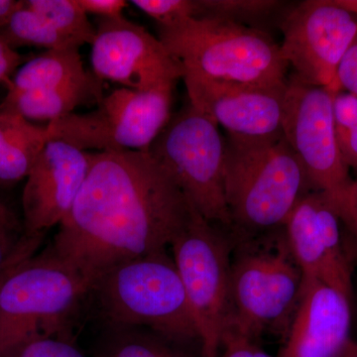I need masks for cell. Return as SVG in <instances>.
<instances>
[{
    "label": "cell",
    "instance_id": "4dcf8cb0",
    "mask_svg": "<svg viewBox=\"0 0 357 357\" xmlns=\"http://www.w3.org/2000/svg\"><path fill=\"white\" fill-rule=\"evenodd\" d=\"M20 230L6 222H0V272L6 267L17 248L22 236H18Z\"/></svg>",
    "mask_w": 357,
    "mask_h": 357
},
{
    "label": "cell",
    "instance_id": "277c9868",
    "mask_svg": "<svg viewBox=\"0 0 357 357\" xmlns=\"http://www.w3.org/2000/svg\"><path fill=\"white\" fill-rule=\"evenodd\" d=\"M232 241L236 248L230 260L225 330L256 340L264 333L287 335L302 298L304 276L283 227Z\"/></svg>",
    "mask_w": 357,
    "mask_h": 357
},
{
    "label": "cell",
    "instance_id": "e575fe53",
    "mask_svg": "<svg viewBox=\"0 0 357 357\" xmlns=\"http://www.w3.org/2000/svg\"><path fill=\"white\" fill-rule=\"evenodd\" d=\"M0 222H6L7 225H11V227L20 229V225L17 218H16L13 211L9 210L6 204H2L1 202H0Z\"/></svg>",
    "mask_w": 357,
    "mask_h": 357
},
{
    "label": "cell",
    "instance_id": "f1b7e54d",
    "mask_svg": "<svg viewBox=\"0 0 357 357\" xmlns=\"http://www.w3.org/2000/svg\"><path fill=\"white\" fill-rule=\"evenodd\" d=\"M337 139L345 165L357 174V121L337 132Z\"/></svg>",
    "mask_w": 357,
    "mask_h": 357
},
{
    "label": "cell",
    "instance_id": "d6a6232c",
    "mask_svg": "<svg viewBox=\"0 0 357 357\" xmlns=\"http://www.w3.org/2000/svg\"><path fill=\"white\" fill-rule=\"evenodd\" d=\"M43 239L40 237H27L25 236H21L20 243H18L17 248L14 251L13 257L10 258L6 267L0 272V283L3 280L4 277L13 266L14 263L17 262L21 258H24L26 256L35 255L37 249L39 248Z\"/></svg>",
    "mask_w": 357,
    "mask_h": 357
},
{
    "label": "cell",
    "instance_id": "484cf974",
    "mask_svg": "<svg viewBox=\"0 0 357 357\" xmlns=\"http://www.w3.org/2000/svg\"><path fill=\"white\" fill-rule=\"evenodd\" d=\"M218 357H272L258 344V340L234 331H225Z\"/></svg>",
    "mask_w": 357,
    "mask_h": 357
},
{
    "label": "cell",
    "instance_id": "ac0fdd59",
    "mask_svg": "<svg viewBox=\"0 0 357 357\" xmlns=\"http://www.w3.org/2000/svg\"><path fill=\"white\" fill-rule=\"evenodd\" d=\"M48 140L47 124L33 123L0 105V185L27 178Z\"/></svg>",
    "mask_w": 357,
    "mask_h": 357
},
{
    "label": "cell",
    "instance_id": "ffe728a7",
    "mask_svg": "<svg viewBox=\"0 0 357 357\" xmlns=\"http://www.w3.org/2000/svg\"><path fill=\"white\" fill-rule=\"evenodd\" d=\"M187 347L147 328L105 326L96 357H194Z\"/></svg>",
    "mask_w": 357,
    "mask_h": 357
},
{
    "label": "cell",
    "instance_id": "4316f807",
    "mask_svg": "<svg viewBox=\"0 0 357 357\" xmlns=\"http://www.w3.org/2000/svg\"><path fill=\"white\" fill-rule=\"evenodd\" d=\"M328 89L333 93L344 91L357 96V37L338 66L335 82Z\"/></svg>",
    "mask_w": 357,
    "mask_h": 357
},
{
    "label": "cell",
    "instance_id": "8992f818",
    "mask_svg": "<svg viewBox=\"0 0 357 357\" xmlns=\"http://www.w3.org/2000/svg\"><path fill=\"white\" fill-rule=\"evenodd\" d=\"M91 285L49 248L21 258L0 283V351L36 337L72 340Z\"/></svg>",
    "mask_w": 357,
    "mask_h": 357
},
{
    "label": "cell",
    "instance_id": "7402d4cb",
    "mask_svg": "<svg viewBox=\"0 0 357 357\" xmlns=\"http://www.w3.org/2000/svg\"><path fill=\"white\" fill-rule=\"evenodd\" d=\"M23 3L79 46L93 44L96 27L77 0H23Z\"/></svg>",
    "mask_w": 357,
    "mask_h": 357
},
{
    "label": "cell",
    "instance_id": "d4e9b609",
    "mask_svg": "<svg viewBox=\"0 0 357 357\" xmlns=\"http://www.w3.org/2000/svg\"><path fill=\"white\" fill-rule=\"evenodd\" d=\"M130 3L153 18L158 27L198 17L199 13L198 0H132Z\"/></svg>",
    "mask_w": 357,
    "mask_h": 357
},
{
    "label": "cell",
    "instance_id": "7a4b0ae2",
    "mask_svg": "<svg viewBox=\"0 0 357 357\" xmlns=\"http://www.w3.org/2000/svg\"><path fill=\"white\" fill-rule=\"evenodd\" d=\"M225 138V195L232 239L280 229L312 189L284 136L273 140Z\"/></svg>",
    "mask_w": 357,
    "mask_h": 357
},
{
    "label": "cell",
    "instance_id": "8fae6325",
    "mask_svg": "<svg viewBox=\"0 0 357 357\" xmlns=\"http://www.w3.org/2000/svg\"><path fill=\"white\" fill-rule=\"evenodd\" d=\"M282 54L294 74L330 88L357 37V0H307L281 23Z\"/></svg>",
    "mask_w": 357,
    "mask_h": 357
},
{
    "label": "cell",
    "instance_id": "ba28073f",
    "mask_svg": "<svg viewBox=\"0 0 357 357\" xmlns=\"http://www.w3.org/2000/svg\"><path fill=\"white\" fill-rule=\"evenodd\" d=\"M229 231L192 210L170 249L184 286L199 340L202 357H218L229 316Z\"/></svg>",
    "mask_w": 357,
    "mask_h": 357
},
{
    "label": "cell",
    "instance_id": "5b68a950",
    "mask_svg": "<svg viewBox=\"0 0 357 357\" xmlns=\"http://www.w3.org/2000/svg\"><path fill=\"white\" fill-rule=\"evenodd\" d=\"M160 41L184 72L217 81L278 88L289 65L280 44L261 29L215 18H188L158 27Z\"/></svg>",
    "mask_w": 357,
    "mask_h": 357
},
{
    "label": "cell",
    "instance_id": "3957f363",
    "mask_svg": "<svg viewBox=\"0 0 357 357\" xmlns=\"http://www.w3.org/2000/svg\"><path fill=\"white\" fill-rule=\"evenodd\" d=\"M89 299L103 326L147 328L178 344L199 345L184 286L168 250L112 267L93 283Z\"/></svg>",
    "mask_w": 357,
    "mask_h": 357
},
{
    "label": "cell",
    "instance_id": "44dd1931",
    "mask_svg": "<svg viewBox=\"0 0 357 357\" xmlns=\"http://www.w3.org/2000/svg\"><path fill=\"white\" fill-rule=\"evenodd\" d=\"M0 39L13 50L20 47H38L46 50L81 47L59 32L38 13L27 8L23 0L8 23L0 30Z\"/></svg>",
    "mask_w": 357,
    "mask_h": 357
},
{
    "label": "cell",
    "instance_id": "30bf717a",
    "mask_svg": "<svg viewBox=\"0 0 357 357\" xmlns=\"http://www.w3.org/2000/svg\"><path fill=\"white\" fill-rule=\"evenodd\" d=\"M332 91L288 77L284 96L282 130L289 146L302 164L312 191L331 199L340 215L352 180L345 165L333 122Z\"/></svg>",
    "mask_w": 357,
    "mask_h": 357
},
{
    "label": "cell",
    "instance_id": "5bb4252c",
    "mask_svg": "<svg viewBox=\"0 0 357 357\" xmlns=\"http://www.w3.org/2000/svg\"><path fill=\"white\" fill-rule=\"evenodd\" d=\"M189 102L225 135L243 141L273 140L283 136L286 86L278 88L217 81L184 72Z\"/></svg>",
    "mask_w": 357,
    "mask_h": 357
},
{
    "label": "cell",
    "instance_id": "d6986e66",
    "mask_svg": "<svg viewBox=\"0 0 357 357\" xmlns=\"http://www.w3.org/2000/svg\"><path fill=\"white\" fill-rule=\"evenodd\" d=\"M89 75L77 47L47 50L15 70L8 81V91L59 88Z\"/></svg>",
    "mask_w": 357,
    "mask_h": 357
},
{
    "label": "cell",
    "instance_id": "9a60e30c",
    "mask_svg": "<svg viewBox=\"0 0 357 357\" xmlns=\"http://www.w3.org/2000/svg\"><path fill=\"white\" fill-rule=\"evenodd\" d=\"M89 169V152L51 139L35 161L22 194L23 234L44 236L60 225L76 201Z\"/></svg>",
    "mask_w": 357,
    "mask_h": 357
},
{
    "label": "cell",
    "instance_id": "83f0119b",
    "mask_svg": "<svg viewBox=\"0 0 357 357\" xmlns=\"http://www.w3.org/2000/svg\"><path fill=\"white\" fill-rule=\"evenodd\" d=\"M86 14L98 16V20H112L123 16L128 6L126 0H77Z\"/></svg>",
    "mask_w": 357,
    "mask_h": 357
},
{
    "label": "cell",
    "instance_id": "4fadbf2b",
    "mask_svg": "<svg viewBox=\"0 0 357 357\" xmlns=\"http://www.w3.org/2000/svg\"><path fill=\"white\" fill-rule=\"evenodd\" d=\"M342 225L331 199L323 192L312 191L294 208L283 229L304 282H321L354 303V274Z\"/></svg>",
    "mask_w": 357,
    "mask_h": 357
},
{
    "label": "cell",
    "instance_id": "cb8c5ba5",
    "mask_svg": "<svg viewBox=\"0 0 357 357\" xmlns=\"http://www.w3.org/2000/svg\"><path fill=\"white\" fill-rule=\"evenodd\" d=\"M0 357H86L70 340L36 337L0 351Z\"/></svg>",
    "mask_w": 357,
    "mask_h": 357
},
{
    "label": "cell",
    "instance_id": "603a6c76",
    "mask_svg": "<svg viewBox=\"0 0 357 357\" xmlns=\"http://www.w3.org/2000/svg\"><path fill=\"white\" fill-rule=\"evenodd\" d=\"M198 17L215 18L257 28L285 4L276 0H198Z\"/></svg>",
    "mask_w": 357,
    "mask_h": 357
},
{
    "label": "cell",
    "instance_id": "52a82bcc",
    "mask_svg": "<svg viewBox=\"0 0 357 357\" xmlns=\"http://www.w3.org/2000/svg\"><path fill=\"white\" fill-rule=\"evenodd\" d=\"M148 152L172 176L199 215L229 232L225 138L215 121L189 102L172 115Z\"/></svg>",
    "mask_w": 357,
    "mask_h": 357
},
{
    "label": "cell",
    "instance_id": "1f68e13d",
    "mask_svg": "<svg viewBox=\"0 0 357 357\" xmlns=\"http://www.w3.org/2000/svg\"><path fill=\"white\" fill-rule=\"evenodd\" d=\"M24 57L0 39V83L9 81V77L22 65Z\"/></svg>",
    "mask_w": 357,
    "mask_h": 357
},
{
    "label": "cell",
    "instance_id": "d590c367",
    "mask_svg": "<svg viewBox=\"0 0 357 357\" xmlns=\"http://www.w3.org/2000/svg\"><path fill=\"white\" fill-rule=\"evenodd\" d=\"M340 357H357V342L351 340Z\"/></svg>",
    "mask_w": 357,
    "mask_h": 357
},
{
    "label": "cell",
    "instance_id": "f546056e",
    "mask_svg": "<svg viewBox=\"0 0 357 357\" xmlns=\"http://www.w3.org/2000/svg\"><path fill=\"white\" fill-rule=\"evenodd\" d=\"M342 225L357 238V177L352 180L340 210Z\"/></svg>",
    "mask_w": 357,
    "mask_h": 357
},
{
    "label": "cell",
    "instance_id": "7c38bea8",
    "mask_svg": "<svg viewBox=\"0 0 357 357\" xmlns=\"http://www.w3.org/2000/svg\"><path fill=\"white\" fill-rule=\"evenodd\" d=\"M91 44L93 75L136 91L176 86L184 69L159 38L124 16L98 20Z\"/></svg>",
    "mask_w": 357,
    "mask_h": 357
},
{
    "label": "cell",
    "instance_id": "e0dca14e",
    "mask_svg": "<svg viewBox=\"0 0 357 357\" xmlns=\"http://www.w3.org/2000/svg\"><path fill=\"white\" fill-rule=\"evenodd\" d=\"M103 96L102 79L89 73L81 81L59 88L8 91L0 105L27 121L50 123L73 114L79 105H98Z\"/></svg>",
    "mask_w": 357,
    "mask_h": 357
},
{
    "label": "cell",
    "instance_id": "6da1fadb",
    "mask_svg": "<svg viewBox=\"0 0 357 357\" xmlns=\"http://www.w3.org/2000/svg\"><path fill=\"white\" fill-rule=\"evenodd\" d=\"M192 210L149 152H89L88 176L48 248L91 288L122 262L168 250Z\"/></svg>",
    "mask_w": 357,
    "mask_h": 357
},
{
    "label": "cell",
    "instance_id": "836d02e7",
    "mask_svg": "<svg viewBox=\"0 0 357 357\" xmlns=\"http://www.w3.org/2000/svg\"><path fill=\"white\" fill-rule=\"evenodd\" d=\"M22 0H0V30L8 23L13 13L20 8Z\"/></svg>",
    "mask_w": 357,
    "mask_h": 357
},
{
    "label": "cell",
    "instance_id": "9c48e42d",
    "mask_svg": "<svg viewBox=\"0 0 357 357\" xmlns=\"http://www.w3.org/2000/svg\"><path fill=\"white\" fill-rule=\"evenodd\" d=\"M174 89H114L96 109L47 123L49 140L65 141L84 151L148 152L172 117Z\"/></svg>",
    "mask_w": 357,
    "mask_h": 357
},
{
    "label": "cell",
    "instance_id": "2e32d148",
    "mask_svg": "<svg viewBox=\"0 0 357 357\" xmlns=\"http://www.w3.org/2000/svg\"><path fill=\"white\" fill-rule=\"evenodd\" d=\"M352 302L321 283L304 282L279 357H340L351 342Z\"/></svg>",
    "mask_w": 357,
    "mask_h": 357
}]
</instances>
